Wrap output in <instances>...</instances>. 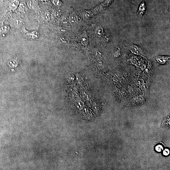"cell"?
<instances>
[{"label":"cell","instance_id":"9c48e42d","mask_svg":"<svg viewBox=\"0 0 170 170\" xmlns=\"http://www.w3.org/2000/svg\"><path fill=\"white\" fill-rule=\"evenodd\" d=\"M131 50L133 52V53L137 54H141V52L140 49L135 46H131L130 48Z\"/></svg>","mask_w":170,"mask_h":170},{"label":"cell","instance_id":"7a4b0ae2","mask_svg":"<svg viewBox=\"0 0 170 170\" xmlns=\"http://www.w3.org/2000/svg\"><path fill=\"white\" fill-rule=\"evenodd\" d=\"M21 32L24 37L28 40H35L39 38L40 34L35 31H29L26 29L25 27H22Z\"/></svg>","mask_w":170,"mask_h":170},{"label":"cell","instance_id":"5bb4252c","mask_svg":"<svg viewBox=\"0 0 170 170\" xmlns=\"http://www.w3.org/2000/svg\"><path fill=\"white\" fill-rule=\"evenodd\" d=\"M53 2L56 6H60L61 5V2L59 0H53Z\"/></svg>","mask_w":170,"mask_h":170},{"label":"cell","instance_id":"2e32d148","mask_svg":"<svg viewBox=\"0 0 170 170\" xmlns=\"http://www.w3.org/2000/svg\"><path fill=\"white\" fill-rule=\"evenodd\" d=\"M169 154V150L168 149H165L163 151V154L164 155L168 156Z\"/></svg>","mask_w":170,"mask_h":170},{"label":"cell","instance_id":"6da1fadb","mask_svg":"<svg viewBox=\"0 0 170 170\" xmlns=\"http://www.w3.org/2000/svg\"><path fill=\"white\" fill-rule=\"evenodd\" d=\"M113 1L114 0H105L104 2L97 6L93 10L88 11L85 14V16L87 18H88L101 12L108 7Z\"/></svg>","mask_w":170,"mask_h":170},{"label":"cell","instance_id":"8992f818","mask_svg":"<svg viewBox=\"0 0 170 170\" xmlns=\"http://www.w3.org/2000/svg\"><path fill=\"white\" fill-rule=\"evenodd\" d=\"M10 29V26L4 25L0 27V35H4L8 33Z\"/></svg>","mask_w":170,"mask_h":170},{"label":"cell","instance_id":"30bf717a","mask_svg":"<svg viewBox=\"0 0 170 170\" xmlns=\"http://www.w3.org/2000/svg\"><path fill=\"white\" fill-rule=\"evenodd\" d=\"M103 29L101 27H99L95 31V35L98 37H100L103 35Z\"/></svg>","mask_w":170,"mask_h":170},{"label":"cell","instance_id":"ba28073f","mask_svg":"<svg viewBox=\"0 0 170 170\" xmlns=\"http://www.w3.org/2000/svg\"><path fill=\"white\" fill-rule=\"evenodd\" d=\"M69 21H70L71 24L72 25H74L77 23V19L75 14H72L70 15V18H69Z\"/></svg>","mask_w":170,"mask_h":170},{"label":"cell","instance_id":"3957f363","mask_svg":"<svg viewBox=\"0 0 170 170\" xmlns=\"http://www.w3.org/2000/svg\"><path fill=\"white\" fill-rule=\"evenodd\" d=\"M146 3L145 1H142L140 4L137 11V14L141 18L143 16L146 11Z\"/></svg>","mask_w":170,"mask_h":170},{"label":"cell","instance_id":"4fadbf2b","mask_svg":"<svg viewBox=\"0 0 170 170\" xmlns=\"http://www.w3.org/2000/svg\"><path fill=\"white\" fill-rule=\"evenodd\" d=\"M156 150L158 152H161L163 149V148L161 145H158L156 147Z\"/></svg>","mask_w":170,"mask_h":170},{"label":"cell","instance_id":"9a60e30c","mask_svg":"<svg viewBox=\"0 0 170 170\" xmlns=\"http://www.w3.org/2000/svg\"><path fill=\"white\" fill-rule=\"evenodd\" d=\"M103 38H104V40L105 41L107 42L109 41L110 40L109 36L106 34H105L103 35Z\"/></svg>","mask_w":170,"mask_h":170},{"label":"cell","instance_id":"5b68a950","mask_svg":"<svg viewBox=\"0 0 170 170\" xmlns=\"http://www.w3.org/2000/svg\"><path fill=\"white\" fill-rule=\"evenodd\" d=\"M18 12L21 14L25 13L27 10V4L24 3L20 4L18 8Z\"/></svg>","mask_w":170,"mask_h":170},{"label":"cell","instance_id":"7c38bea8","mask_svg":"<svg viewBox=\"0 0 170 170\" xmlns=\"http://www.w3.org/2000/svg\"><path fill=\"white\" fill-rule=\"evenodd\" d=\"M167 59H168V58H167V57H159V58L157 59L158 61H159V62H160L161 63H162L163 62H165L166 61H167Z\"/></svg>","mask_w":170,"mask_h":170},{"label":"cell","instance_id":"ac0fdd59","mask_svg":"<svg viewBox=\"0 0 170 170\" xmlns=\"http://www.w3.org/2000/svg\"><path fill=\"white\" fill-rule=\"evenodd\" d=\"M102 62H102V61H98V65L99 66H103V63Z\"/></svg>","mask_w":170,"mask_h":170},{"label":"cell","instance_id":"52a82bcc","mask_svg":"<svg viewBox=\"0 0 170 170\" xmlns=\"http://www.w3.org/2000/svg\"><path fill=\"white\" fill-rule=\"evenodd\" d=\"M14 25L17 28H20L23 25V21L22 19L19 18H14L13 20Z\"/></svg>","mask_w":170,"mask_h":170},{"label":"cell","instance_id":"277c9868","mask_svg":"<svg viewBox=\"0 0 170 170\" xmlns=\"http://www.w3.org/2000/svg\"><path fill=\"white\" fill-rule=\"evenodd\" d=\"M20 3L18 0H13L9 4V8L11 11H14L18 8Z\"/></svg>","mask_w":170,"mask_h":170},{"label":"cell","instance_id":"8fae6325","mask_svg":"<svg viewBox=\"0 0 170 170\" xmlns=\"http://www.w3.org/2000/svg\"><path fill=\"white\" fill-rule=\"evenodd\" d=\"M27 7H28L30 9H32L35 8V4H34L33 1H31V0H29V1H27Z\"/></svg>","mask_w":170,"mask_h":170},{"label":"cell","instance_id":"e0dca14e","mask_svg":"<svg viewBox=\"0 0 170 170\" xmlns=\"http://www.w3.org/2000/svg\"><path fill=\"white\" fill-rule=\"evenodd\" d=\"M62 22L64 23V24H66V23H68V20L67 18H64L63 19Z\"/></svg>","mask_w":170,"mask_h":170}]
</instances>
